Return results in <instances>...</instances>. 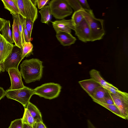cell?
<instances>
[{
  "instance_id": "6da1fadb",
  "label": "cell",
  "mask_w": 128,
  "mask_h": 128,
  "mask_svg": "<svg viewBox=\"0 0 128 128\" xmlns=\"http://www.w3.org/2000/svg\"><path fill=\"white\" fill-rule=\"evenodd\" d=\"M42 62L37 58L24 60L20 65V72L26 83L39 81L42 77Z\"/></svg>"
},
{
  "instance_id": "7a4b0ae2",
  "label": "cell",
  "mask_w": 128,
  "mask_h": 128,
  "mask_svg": "<svg viewBox=\"0 0 128 128\" xmlns=\"http://www.w3.org/2000/svg\"><path fill=\"white\" fill-rule=\"evenodd\" d=\"M80 12L87 22L91 31V41L101 39L105 34L104 20L96 18L92 10L86 11L82 9Z\"/></svg>"
},
{
  "instance_id": "3957f363",
  "label": "cell",
  "mask_w": 128,
  "mask_h": 128,
  "mask_svg": "<svg viewBox=\"0 0 128 128\" xmlns=\"http://www.w3.org/2000/svg\"><path fill=\"white\" fill-rule=\"evenodd\" d=\"M48 5L52 15L56 20L63 19L73 12L66 0H52L48 2Z\"/></svg>"
},
{
  "instance_id": "277c9868",
  "label": "cell",
  "mask_w": 128,
  "mask_h": 128,
  "mask_svg": "<svg viewBox=\"0 0 128 128\" xmlns=\"http://www.w3.org/2000/svg\"><path fill=\"white\" fill-rule=\"evenodd\" d=\"M62 87L58 84L50 82L43 84L33 89L34 94L40 97L51 100L58 97Z\"/></svg>"
},
{
  "instance_id": "5b68a950",
  "label": "cell",
  "mask_w": 128,
  "mask_h": 128,
  "mask_svg": "<svg viewBox=\"0 0 128 128\" xmlns=\"http://www.w3.org/2000/svg\"><path fill=\"white\" fill-rule=\"evenodd\" d=\"M33 94V89L26 86L18 89H8L5 91V96L8 98L18 101L22 105L24 108H26Z\"/></svg>"
},
{
  "instance_id": "8992f818",
  "label": "cell",
  "mask_w": 128,
  "mask_h": 128,
  "mask_svg": "<svg viewBox=\"0 0 128 128\" xmlns=\"http://www.w3.org/2000/svg\"><path fill=\"white\" fill-rule=\"evenodd\" d=\"M20 14L25 18L30 19L33 23L37 18L38 10L30 0H15Z\"/></svg>"
},
{
  "instance_id": "52a82bcc",
  "label": "cell",
  "mask_w": 128,
  "mask_h": 128,
  "mask_svg": "<svg viewBox=\"0 0 128 128\" xmlns=\"http://www.w3.org/2000/svg\"><path fill=\"white\" fill-rule=\"evenodd\" d=\"M114 104L125 118L128 119V94L121 91L117 94L110 93Z\"/></svg>"
},
{
  "instance_id": "ba28073f",
  "label": "cell",
  "mask_w": 128,
  "mask_h": 128,
  "mask_svg": "<svg viewBox=\"0 0 128 128\" xmlns=\"http://www.w3.org/2000/svg\"><path fill=\"white\" fill-rule=\"evenodd\" d=\"M22 60L21 48L14 45L11 52L3 63L4 70L8 71L10 68L18 69L19 64Z\"/></svg>"
},
{
  "instance_id": "9c48e42d",
  "label": "cell",
  "mask_w": 128,
  "mask_h": 128,
  "mask_svg": "<svg viewBox=\"0 0 128 128\" xmlns=\"http://www.w3.org/2000/svg\"><path fill=\"white\" fill-rule=\"evenodd\" d=\"M75 34L82 42L91 41V31L89 25L84 18L82 21L75 26Z\"/></svg>"
},
{
  "instance_id": "30bf717a",
  "label": "cell",
  "mask_w": 128,
  "mask_h": 128,
  "mask_svg": "<svg viewBox=\"0 0 128 128\" xmlns=\"http://www.w3.org/2000/svg\"><path fill=\"white\" fill-rule=\"evenodd\" d=\"M14 45L7 41L1 34L0 41V66L2 71H4L3 63L11 52Z\"/></svg>"
},
{
  "instance_id": "8fae6325",
  "label": "cell",
  "mask_w": 128,
  "mask_h": 128,
  "mask_svg": "<svg viewBox=\"0 0 128 128\" xmlns=\"http://www.w3.org/2000/svg\"><path fill=\"white\" fill-rule=\"evenodd\" d=\"M8 72L9 75L11 82V85L8 89L17 90L22 88L25 87L22 80L20 73L18 68H10Z\"/></svg>"
},
{
  "instance_id": "7c38bea8",
  "label": "cell",
  "mask_w": 128,
  "mask_h": 128,
  "mask_svg": "<svg viewBox=\"0 0 128 128\" xmlns=\"http://www.w3.org/2000/svg\"><path fill=\"white\" fill-rule=\"evenodd\" d=\"M51 22L56 33L59 31L71 33L72 30L75 29V26L71 19H63Z\"/></svg>"
},
{
  "instance_id": "4fadbf2b",
  "label": "cell",
  "mask_w": 128,
  "mask_h": 128,
  "mask_svg": "<svg viewBox=\"0 0 128 128\" xmlns=\"http://www.w3.org/2000/svg\"><path fill=\"white\" fill-rule=\"evenodd\" d=\"M78 83L82 88L90 97L96 89L101 86L98 83L92 78L79 81Z\"/></svg>"
},
{
  "instance_id": "5bb4252c",
  "label": "cell",
  "mask_w": 128,
  "mask_h": 128,
  "mask_svg": "<svg viewBox=\"0 0 128 128\" xmlns=\"http://www.w3.org/2000/svg\"><path fill=\"white\" fill-rule=\"evenodd\" d=\"M56 36L60 44L64 46H69L74 43L76 40L75 37L71 34L59 31L56 33Z\"/></svg>"
},
{
  "instance_id": "9a60e30c",
  "label": "cell",
  "mask_w": 128,
  "mask_h": 128,
  "mask_svg": "<svg viewBox=\"0 0 128 128\" xmlns=\"http://www.w3.org/2000/svg\"><path fill=\"white\" fill-rule=\"evenodd\" d=\"M13 21L12 25V35L13 40L15 45L21 48L22 47L20 35L16 19L15 14H12Z\"/></svg>"
},
{
  "instance_id": "2e32d148",
  "label": "cell",
  "mask_w": 128,
  "mask_h": 128,
  "mask_svg": "<svg viewBox=\"0 0 128 128\" xmlns=\"http://www.w3.org/2000/svg\"><path fill=\"white\" fill-rule=\"evenodd\" d=\"M109 93L107 90L100 86L96 89L91 98L94 102L103 103L104 98Z\"/></svg>"
},
{
  "instance_id": "e0dca14e",
  "label": "cell",
  "mask_w": 128,
  "mask_h": 128,
  "mask_svg": "<svg viewBox=\"0 0 128 128\" xmlns=\"http://www.w3.org/2000/svg\"><path fill=\"white\" fill-rule=\"evenodd\" d=\"M90 78H92L107 90L113 85L105 81L100 75L98 70L94 69L91 70L90 71Z\"/></svg>"
},
{
  "instance_id": "ac0fdd59",
  "label": "cell",
  "mask_w": 128,
  "mask_h": 128,
  "mask_svg": "<svg viewBox=\"0 0 128 128\" xmlns=\"http://www.w3.org/2000/svg\"><path fill=\"white\" fill-rule=\"evenodd\" d=\"M26 108L29 111L35 122H43L41 113L36 106L29 102Z\"/></svg>"
},
{
  "instance_id": "d6986e66",
  "label": "cell",
  "mask_w": 128,
  "mask_h": 128,
  "mask_svg": "<svg viewBox=\"0 0 128 128\" xmlns=\"http://www.w3.org/2000/svg\"><path fill=\"white\" fill-rule=\"evenodd\" d=\"M10 27V21L6 20L0 31L4 38L10 43L13 44L14 42L12 39Z\"/></svg>"
},
{
  "instance_id": "ffe728a7",
  "label": "cell",
  "mask_w": 128,
  "mask_h": 128,
  "mask_svg": "<svg viewBox=\"0 0 128 128\" xmlns=\"http://www.w3.org/2000/svg\"><path fill=\"white\" fill-rule=\"evenodd\" d=\"M4 8L8 10L11 14L16 15L20 12L15 0H2Z\"/></svg>"
},
{
  "instance_id": "44dd1931",
  "label": "cell",
  "mask_w": 128,
  "mask_h": 128,
  "mask_svg": "<svg viewBox=\"0 0 128 128\" xmlns=\"http://www.w3.org/2000/svg\"><path fill=\"white\" fill-rule=\"evenodd\" d=\"M41 16V22L48 24L52 18V14L48 5L44 6L39 11Z\"/></svg>"
},
{
  "instance_id": "7402d4cb",
  "label": "cell",
  "mask_w": 128,
  "mask_h": 128,
  "mask_svg": "<svg viewBox=\"0 0 128 128\" xmlns=\"http://www.w3.org/2000/svg\"><path fill=\"white\" fill-rule=\"evenodd\" d=\"M33 46L30 42L24 43L21 48L22 59L33 54Z\"/></svg>"
},
{
  "instance_id": "603a6c76",
  "label": "cell",
  "mask_w": 128,
  "mask_h": 128,
  "mask_svg": "<svg viewBox=\"0 0 128 128\" xmlns=\"http://www.w3.org/2000/svg\"><path fill=\"white\" fill-rule=\"evenodd\" d=\"M95 102L107 109L117 116L125 120V118L114 104H108L98 102Z\"/></svg>"
},
{
  "instance_id": "cb8c5ba5",
  "label": "cell",
  "mask_w": 128,
  "mask_h": 128,
  "mask_svg": "<svg viewBox=\"0 0 128 128\" xmlns=\"http://www.w3.org/2000/svg\"><path fill=\"white\" fill-rule=\"evenodd\" d=\"M22 120L23 124H27L32 126L35 122L34 119L26 108H24Z\"/></svg>"
},
{
  "instance_id": "d4e9b609",
  "label": "cell",
  "mask_w": 128,
  "mask_h": 128,
  "mask_svg": "<svg viewBox=\"0 0 128 128\" xmlns=\"http://www.w3.org/2000/svg\"><path fill=\"white\" fill-rule=\"evenodd\" d=\"M84 18L80 10L74 12L71 19L75 26L81 22Z\"/></svg>"
},
{
  "instance_id": "484cf974",
  "label": "cell",
  "mask_w": 128,
  "mask_h": 128,
  "mask_svg": "<svg viewBox=\"0 0 128 128\" xmlns=\"http://www.w3.org/2000/svg\"><path fill=\"white\" fill-rule=\"evenodd\" d=\"M66 0L68 4L73 9L74 12L82 9L78 0Z\"/></svg>"
},
{
  "instance_id": "4316f807",
  "label": "cell",
  "mask_w": 128,
  "mask_h": 128,
  "mask_svg": "<svg viewBox=\"0 0 128 128\" xmlns=\"http://www.w3.org/2000/svg\"><path fill=\"white\" fill-rule=\"evenodd\" d=\"M22 27L25 42H30V40L28 36V34L25 24V18L20 15Z\"/></svg>"
},
{
  "instance_id": "83f0119b",
  "label": "cell",
  "mask_w": 128,
  "mask_h": 128,
  "mask_svg": "<svg viewBox=\"0 0 128 128\" xmlns=\"http://www.w3.org/2000/svg\"><path fill=\"white\" fill-rule=\"evenodd\" d=\"M22 118L18 119L11 122L9 128H23Z\"/></svg>"
},
{
  "instance_id": "f1b7e54d",
  "label": "cell",
  "mask_w": 128,
  "mask_h": 128,
  "mask_svg": "<svg viewBox=\"0 0 128 128\" xmlns=\"http://www.w3.org/2000/svg\"><path fill=\"white\" fill-rule=\"evenodd\" d=\"M34 23L30 19L25 18V24L29 38L31 40L32 32Z\"/></svg>"
},
{
  "instance_id": "f546056e",
  "label": "cell",
  "mask_w": 128,
  "mask_h": 128,
  "mask_svg": "<svg viewBox=\"0 0 128 128\" xmlns=\"http://www.w3.org/2000/svg\"><path fill=\"white\" fill-rule=\"evenodd\" d=\"M78 0L82 9L86 11H89L92 10L90 8L86 0Z\"/></svg>"
},
{
  "instance_id": "4dcf8cb0",
  "label": "cell",
  "mask_w": 128,
  "mask_h": 128,
  "mask_svg": "<svg viewBox=\"0 0 128 128\" xmlns=\"http://www.w3.org/2000/svg\"><path fill=\"white\" fill-rule=\"evenodd\" d=\"M102 103L108 104H114L112 98L110 95V92L109 94L104 98L103 102Z\"/></svg>"
},
{
  "instance_id": "1f68e13d",
  "label": "cell",
  "mask_w": 128,
  "mask_h": 128,
  "mask_svg": "<svg viewBox=\"0 0 128 128\" xmlns=\"http://www.w3.org/2000/svg\"><path fill=\"white\" fill-rule=\"evenodd\" d=\"M49 1V0H37V4L38 8L42 9Z\"/></svg>"
},
{
  "instance_id": "d6a6232c",
  "label": "cell",
  "mask_w": 128,
  "mask_h": 128,
  "mask_svg": "<svg viewBox=\"0 0 128 128\" xmlns=\"http://www.w3.org/2000/svg\"><path fill=\"white\" fill-rule=\"evenodd\" d=\"M32 126V128H46L43 122H35Z\"/></svg>"
},
{
  "instance_id": "836d02e7",
  "label": "cell",
  "mask_w": 128,
  "mask_h": 128,
  "mask_svg": "<svg viewBox=\"0 0 128 128\" xmlns=\"http://www.w3.org/2000/svg\"><path fill=\"white\" fill-rule=\"evenodd\" d=\"M5 91L2 88L0 87V100L5 96Z\"/></svg>"
},
{
  "instance_id": "e575fe53",
  "label": "cell",
  "mask_w": 128,
  "mask_h": 128,
  "mask_svg": "<svg viewBox=\"0 0 128 128\" xmlns=\"http://www.w3.org/2000/svg\"><path fill=\"white\" fill-rule=\"evenodd\" d=\"M87 124L88 128H96L89 119L87 120Z\"/></svg>"
},
{
  "instance_id": "d590c367",
  "label": "cell",
  "mask_w": 128,
  "mask_h": 128,
  "mask_svg": "<svg viewBox=\"0 0 128 128\" xmlns=\"http://www.w3.org/2000/svg\"><path fill=\"white\" fill-rule=\"evenodd\" d=\"M6 20L0 18V31L3 27Z\"/></svg>"
},
{
  "instance_id": "8d00e7d4",
  "label": "cell",
  "mask_w": 128,
  "mask_h": 128,
  "mask_svg": "<svg viewBox=\"0 0 128 128\" xmlns=\"http://www.w3.org/2000/svg\"><path fill=\"white\" fill-rule=\"evenodd\" d=\"M23 128H32V126L26 124H23Z\"/></svg>"
},
{
  "instance_id": "74e56055",
  "label": "cell",
  "mask_w": 128,
  "mask_h": 128,
  "mask_svg": "<svg viewBox=\"0 0 128 128\" xmlns=\"http://www.w3.org/2000/svg\"><path fill=\"white\" fill-rule=\"evenodd\" d=\"M33 4L36 6L37 4V0H30Z\"/></svg>"
},
{
  "instance_id": "f35d334b",
  "label": "cell",
  "mask_w": 128,
  "mask_h": 128,
  "mask_svg": "<svg viewBox=\"0 0 128 128\" xmlns=\"http://www.w3.org/2000/svg\"><path fill=\"white\" fill-rule=\"evenodd\" d=\"M1 71H2V70L0 66V73Z\"/></svg>"
},
{
  "instance_id": "ab89813d",
  "label": "cell",
  "mask_w": 128,
  "mask_h": 128,
  "mask_svg": "<svg viewBox=\"0 0 128 128\" xmlns=\"http://www.w3.org/2000/svg\"><path fill=\"white\" fill-rule=\"evenodd\" d=\"M1 34L0 33V38H1Z\"/></svg>"
}]
</instances>
